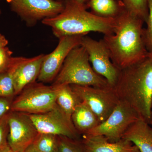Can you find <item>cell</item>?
<instances>
[{"label":"cell","mask_w":152,"mask_h":152,"mask_svg":"<svg viewBox=\"0 0 152 152\" xmlns=\"http://www.w3.org/2000/svg\"><path fill=\"white\" fill-rule=\"evenodd\" d=\"M32 145L43 152H58V136L39 133Z\"/></svg>","instance_id":"obj_19"},{"label":"cell","mask_w":152,"mask_h":152,"mask_svg":"<svg viewBox=\"0 0 152 152\" xmlns=\"http://www.w3.org/2000/svg\"><path fill=\"white\" fill-rule=\"evenodd\" d=\"M55 1H65V0H55Z\"/></svg>","instance_id":"obj_33"},{"label":"cell","mask_w":152,"mask_h":152,"mask_svg":"<svg viewBox=\"0 0 152 152\" xmlns=\"http://www.w3.org/2000/svg\"><path fill=\"white\" fill-rule=\"evenodd\" d=\"M76 1L77 2L80 4H86L89 1L91 0H74Z\"/></svg>","instance_id":"obj_29"},{"label":"cell","mask_w":152,"mask_h":152,"mask_svg":"<svg viewBox=\"0 0 152 152\" xmlns=\"http://www.w3.org/2000/svg\"><path fill=\"white\" fill-rule=\"evenodd\" d=\"M8 144L14 152H24L32 145L39 132L28 114L10 112Z\"/></svg>","instance_id":"obj_10"},{"label":"cell","mask_w":152,"mask_h":152,"mask_svg":"<svg viewBox=\"0 0 152 152\" xmlns=\"http://www.w3.org/2000/svg\"><path fill=\"white\" fill-rule=\"evenodd\" d=\"M150 125H151V126L152 127V113L151 118V121H150Z\"/></svg>","instance_id":"obj_31"},{"label":"cell","mask_w":152,"mask_h":152,"mask_svg":"<svg viewBox=\"0 0 152 152\" xmlns=\"http://www.w3.org/2000/svg\"><path fill=\"white\" fill-rule=\"evenodd\" d=\"M86 5L91 12L104 18L116 19L126 10L119 0H91Z\"/></svg>","instance_id":"obj_17"},{"label":"cell","mask_w":152,"mask_h":152,"mask_svg":"<svg viewBox=\"0 0 152 152\" xmlns=\"http://www.w3.org/2000/svg\"><path fill=\"white\" fill-rule=\"evenodd\" d=\"M8 42V41L6 39L5 37L0 34V49L7 46Z\"/></svg>","instance_id":"obj_27"},{"label":"cell","mask_w":152,"mask_h":152,"mask_svg":"<svg viewBox=\"0 0 152 152\" xmlns=\"http://www.w3.org/2000/svg\"><path fill=\"white\" fill-rule=\"evenodd\" d=\"M139 118L130 106L119 100L107 118L86 134L104 136L110 142H117L122 138L128 128Z\"/></svg>","instance_id":"obj_7"},{"label":"cell","mask_w":152,"mask_h":152,"mask_svg":"<svg viewBox=\"0 0 152 152\" xmlns=\"http://www.w3.org/2000/svg\"><path fill=\"white\" fill-rule=\"evenodd\" d=\"M13 52L6 46L0 49V72L7 70L12 60Z\"/></svg>","instance_id":"obj_25"},{"label":"cell","mask_w":152,"mask_h":152,"mask_svg":"<svg viewBox=\"0 0 152 152\" xmlns=\"http://www.w3.org/2000/svg\"><path fill=\"white\" fill-rule=\"evenodd\" d=\"M11 11L17 14L27 26L33 27L39 22L60 14L64 2L55 0H7Z\"/></svg>","instance_id":"obj_6"},{"label":"cell","mask_w":152,"mask_h":152,"mask_svg":"<svg viewBox=\"0 0 152 152\" xmlns=\"http://www.w3.org/2000/svg\"><path fill=\"white\" fill-rule=\"evenodd\" d=\"M148 56L151 57V58L152 59V54H151L148 53Z\"/></svg>","instance_id":"obj_32"},{"label":"cell","mask_w":152,"mask_h":152,"mask_svg":"<svg viewBox=\"0 0 152 152\" xmlns=\"http://www.w3.org/2000/svg\"><path fill=\"white\" fill-rule=\"evenodd\" d=\"M1 14V9H0V15Z\"/></svg>","instance_id":"obj_34"},{"label":"cell","mask_w":152,"mask_h":152,"mask_svg":"<svg viewBox=\"0 0 152 152\" xmlns=\"http://www.w3.org/2000/svg\"><path fill=\"white\" fill-rule=\"evenodd\" d=\"M142 19L125 10L115 19L114 33L103 40L110 51L113 64L123 69L148 57Z\"/></svg>","instance_id":"obj_1"},{"label":"cell","mask_w":152,"mask_h":152,"mask_svg":"<svg viewBox=\"0 0 152 152\" xmlns=\"http://www.w3.org/2000/svg\"><path fill=\"white\" fill-rule=\"evenodd\" d=\"M122 139L134 144L140 152H152V127L141 118L128 128Z\"/></svg>","instance_id":"obj_15"},{"label":"cell","mask_w":152,"mask_h":152,"mask_svg":"<svg viewBox=\"0 0 152 152\" xmlns=\"http://www.w3.org/2000/svg\"><path fill=\"white\" fill-rule=\"evenodd\" d=\"M64 85L97 88L110 86L106 79L93 69L88 53L81 45L69 53L51 86Z\"/></svg>","instance_id":"obj_4"},{"label":"cell","mask_w":152,"mask_h":152,"mask_svg":"<svg viewBox=\"0 0 152 152\" xmlns=\"http://www.w3.org/2000/svg\"><path fill=\"white\" fill-rule=\"evenodd\" d=\"M81 142L86 152H140L135 145L123 139L111 142L104 136L83 134Z\"/></svg>","instance_id":"obj_14"},{"label":"cell","mask_w":152,"mask_h":152,"mask_svg":"<svg viewBox=\"0 0 152 152\" xmlns=\"http://www.w3.org/2000/svg\"><path fill=\"white\" fill-rule=\"evenodd\" d=\"M39 133L63 136L79 140L80 134L76 130L72 121L58 105L51 110L38 114H29Z\"/></svg>","instance_id":"obj_12"},{"label":"cell","mask_w":152,"mask_h":152,"mask_svg":"<svg viewBox=\"0 0 152 152\" xmlns=\"http://www.w3.org/2000/svg\"><path fill=\"white\" fill-rule=\"evenodd\" d=\"M71 120L80 135L86 134L101 124L96 115L83 102L76 107L72 114Z\"/></svg>","instance_id":"obj_16"},{"label":"cell","mask_w":152,"mask_h":152,"mask_svg":"<svg viewBox=\"0 0 152 152\" xmlns=\"http://www.w3.org/2000/svg\"><path fill=\"white\" fill-rule=\"evenodd\" d=\"M56 93V102L61 110L71 121L72 114L77 106L82 102L73 91L70 85L51 86Z\"/></svg>","instance_id":"obj_18"},{"label":"cell","mask_w":152,"mask_h":152,"mask_svg":"<svg viewBox=\"0 0 152 152\" xmlns=\"http://www.w3.org/2000/svg\"><path fill=\"white\" fill-rule=\"evenodd\" d=\"M1 72H0V73H1Z\"/></svg>","instance_id":"obj_35"},{"label":"cell","mask_w":152,"mask_h":152,"mask_svg":"<svg viewBox=\"0 0 152 152\" xmlns=\"http://www.w3.org/2000/svg\"><path fill=\"white\" fill-rule=\"evenodd\" d=\"M15 96L12 75L7 69L0 73V97L13 98Z\"/></svg>","instance_id":"obj_21"},{"label":"cell","mask_w":152,"mask_h":152,"mask_svg":"<svg viewBox=\"0 0 152 152\" xmlns=\"http://www.w3.org/2000/svg\"><path fill=\"white\" fill-rule=\"evenodd\" d=\"M148 16L146 23L147 27L144 29L145 44L149 53L152 54V0H148Z\"/></svg>","instance_id":"obj_23"},{"label":"cell","mask_w":152,"mask_h":152,"mask_svg":"<svg viewBox=\"0 0 152 152\" xmlns=\"http://www.w3.org/2000/svg\"><path fill=\"white\" fill-rule=\"evenodd\" d=\"M12 98L0 97V119L11 111Z\"/></svg>","instance_id":"obj_26"},{"label":"cell","mask_w":152,"mask_h":152,"mask_svg":"<svg viewBox=\"0 0 152 152\" xmlns=\"http://www.w3.org/2000/svg\"><path fill=\"white\" fill-rule=\"evenodd\" d=\"M56 90L43 83L35 82L25 87L13 101L11 111L28 114L43 113L57 104Z\"/></svg>","instance_id":"obj_5"},{"label":"cell","mask_w":152,"mask_h":152,"mask_svg":"<svg viewBox=\"0 0 152 152\" xmlns=\"http://www.w3.org/2000/svg\"><path fill=\"white\" fill-rule=\"evenodd\" d=\"M0 152H14L12 150H11L10 149V148H8L4 150V151H2Z\"/></svg>","instance_id":"obj_30"},{"label":"cell","mask_w":152,"mask_h":152,"mask_svg":"<svg viewBox=\"0 0 152 152\" xmlns=\"http://www.w3.org/2000/svg\"><path fill=\"white\" fill-rule=\"evenodd\" d=\"M81 45L86 50L93 69L105 79L109 86L113 88L120 70L113 64L109 49L103 39L97 41L84 36L82 38Z\"/></svg>","instance_id":"obj_9"},{"label":"cell","mask_w":152,"mask_h":152,"mask_svg":"<svg viewBox=\"0 0 152 152\" xmlns=\"http://www.w3.org/2000/svg\"><path fill=\"white\" fill-rule=\"evenodd\" d=\"M84 36H64L59 38L56 48L45 55L37 81L45 84L53 83L69 53L74 48L80 45Z\"/></svg>","instance_id":"obj_11"},{"label":"cell","mask_w":152,"mask_h":152,"mask_svg":"<svg viewBox=\"0 0 152 152\" xmlns=\"http://www.w3.org/2000/svg\"><path fill=\"white\" fill-rule=\"evenodd\" d=\"M9 113L0 119V152L9 148L7 140Z\"/></svg>","instance_id":"obj_24"},{"label":"cell","mask_w":152,"mask_h":152,"mask_svg":"<svg viewBox=\"0 0 152 152\" xmlns=\"http://www.w3.org/2000/svg\"><path fill=\"white\" fill-rule=\"evenodd\" d=\"M24 152H43L38 149L37 148L34 146L33 145H30L28 148Z\"/></svg>","instance_id":"obj_28"},{"label":"cell","mask_w":152,"mask_h":152,"mask_svg":"<svg viewBox=\"0 0 152 152\" xmlns=\"http://www.w3.org/2000/svg\"><path fill=\"white\" fill-rule=\"evenodd\" d=\"M125 10L146 23L148 16V0H119Z\"/></svg>","instance_id":"obj_20"},{"label":"cell","mask_w":152,"mask_h":152,"mask_svg":"<svg viewBox=\"0 0 152 152\" xmlns=\"http://www.w3.org/2000/svg\"><path fill=\"white\" fill-rule=\"evenodd\" d=\"M119 100L150 124L152 112V59L148 56L121 70L113 87Z\"/></svg>","instance_id":"obj_2"},{"label":"cell","mask_w":152,"mask_h":152,"mask_svg":"<svg viewBox=\"0 0 152 152\" xmlns=\"http://www.w3.org/2000/svg\"><path fill=\"white\" fill-rule=\"evenodd\" d=\"M70 86L82 102L96 115L101 123L107 118L119 102L112 87L97 88L74 85Z\"/></svg>","instance_id":"obj_8"},{"label":"cell","mask_w":152,"mask_h":152,"mask_svg":"<svg viewBox=\"0 0 152 152\" xmlns=\"http://www.w3.org/2000/svg\"><path fill=\"white\" fill-rule=\"evenodd\" d=\"M64 2V8L60 14L42 22L51 28L57 38L86 36L91 32L101 33L104 35L113 34L115 19L97 16L87 11L86 4L74 0H65Z\"/></svg>","instance_id":"obj_3"},{"label":"cell","mask_w":152,"mask_h":152,"mask_svg":"<svg viewBox=\"0 0 152 152\" xmlns=\"http://www.w3.org/2000/svg\"></svg>","instance_id":"obj_36"},{"label":"cell","mask_w":152,"mask_h":152,"mask_svg":"<svg viewBox=\"0 0 152 152\" xmlns=\"http://www.w3.org/2000/svg\"><path fill=\"white\" fill-rule=\"evenodd\" d=\"M58 152H86L81 140L58 136Z\"/></svg>","instance_id":"obj_22"},{"label":"cell","mask_w":152,"mask_h":152,"mask_svg":"<svg viewBox=\"0 0 152 152\" xmlns=\"http://www.w3.org/2000/svg\"><path fill=\"white\" fill-rule=\"evenodd\" d=\"M45 55L41 54L29 58L12 57L8 69L12 75L15 96L28 85L37 81Z\"/></svg>","instance_id":"obj_13"}]
</instances>
